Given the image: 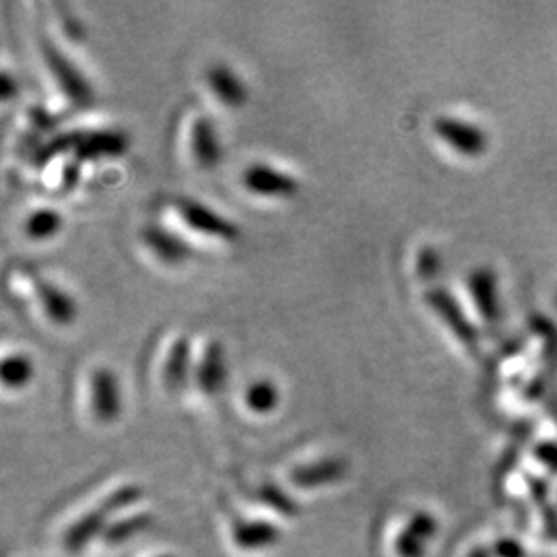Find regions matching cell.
<instances>
[{"mask_svg": "<svg viewBox=\"0 0 557 557\" xmlns=\"http://www.w3.org/2000/svg\"><path fill=\"white\" fill-rule=\"evenodd\" d=\"M232 539L236 547L244 552H262L275 547L283 539V533L275 522L271 520H236L232 527Z\"/></svg>", "mask_w": 557, "mask_h": 557, "instance_id": "16", "label": "cell"}, {"mask_svg": "<svg viewBox=\"0 0 557 557\" xmlns=\"http://www.w3.org/2000/svg\"><path fill=\"white\" fill-rule=\"evenodd\" d=\"M260 499L271 506L273 510H277L278 515H285V517H296L299 512L298 504L294 499L289 498L285 492H281L275 485H264L260 490Z\"/></svg>", "mask_w": 557, "mask_h": 557, "instance_id": "23", "label": "cell"}, {"mask_svg": "<svg viewBox=\"0 0 557 557\" xmlns=\"http://www.w3.org/2000/svg\"><path fill=\"white\" fill-rule=\"evenodd\" d=\"M128 139L119 131H94L73 135V153L83 161L114 160L124 156Z\"/></svg>", "mask_w": 557, "mask_h": 557, "instance_id": "12", "label": "cell"}, {"mask_svg": "<svg viewBox=\"0 0 557 557\" xmlns=\"http://www.w3.org/2000/svg\"><path fill=\"white\" fill-rule=\"evenodd\" d=\"M425 304L432 308V312L438 317L440 322L453 333V337L460 341L462 345H467L469 349H478V331L473 322L465 317L462 308L458 306L457 299L450 292L442 287L430 289L425 292Z\"/></svg>", "mask_w": 557, "mask_h": 557, "instance_id": "6", "label": "cell"}, {"mask_svg": "<svg viewBox=\"0 0 557 557\" xmlns=\"http://www.w3.org/2000/svg\"><path fill=\"white\" fill-rule=\"evenodd\" d=\"M172 205L180 221L205 238L236 242L242 236V230L236 221L225 218L207 202H200L193 197H176Z\"/></svg>", "mask_w": 557, "mask_h": 557, "instance_id": "2", "label": "cell"}, {"mask_svg": "<svg viewBox=\"0 0 557 557\" xmlns=\"http://www.w3.org/2000/svg\"><path fill=\"white\" fill-rule=\"evenodd\" d=\"M36 376V366L34 359L29 358L23 351H13L7 354L0 363V379L4 388L9 391H23L25 386L32 384Z\"/></svg>", "mask_w": 557, "mask_h": 557, "instance_id": "18", "label": "cell"}, {"mask_svg": "<svg viewBox=\"0 0 557 557\" xmlns=\"http://www.w3.org/2000/svg\"><path fill=\"white\" fill-rule=\"evenodd\" d=\"M140 242L156 259L170 267L182 264L193 257V248L186 239L158 223H149L140 230Z\"/></svg>", "mask_w": 557, "mask_h": 557, "instance_id": "11", "label": "cell"}, {"mask_svg": "<svg viewBox=\"0 0 557 557\" xmlns=\"http://www.w3.org/2000/svg\"><path fill=\"white\" fill-rule=\"evenodd\" d=\"M205 83H207V89L211 91V96L230 110H238L248 103L250 91H248L246 83L225 62L209 64V69L205 73Z\"/></svg>", "mask_w": 557, "mask_h": 557, "instance_id": "10", "label": "cell"}, {"mask_svg": "<svg viewBox=\"0 0 557 557\" xmlns=\"http://www.w3.org/2000/svg\"><path fill=\"white\" fill-rule=\"evenodd\" d=\"M347 460L345 458L331 457L322 458L310 465H301L289 473L292 485L298 490H319L338 483L341 479L347 475Z\"/></svg>", "mask_w": 557, "mask_h": 557, "instance_id": "14", "label": "cell"}, {"mask_svg": "<svg viewBox=\"0 0 557 557\" xmlns=\"http://www.w3.org/2000/svg\"><path fill=\"white\" fill-rule=\"evenodd\" d=\"M151 524H153L151 515H133V517L122 518V520H116L114 524H110L101 539L106 543H116L119 545V543H124L128 539L145 533Z\"/></svg>", "mask_w": 557, "mask_h": 557, "instance_id": "21", "label": "cell"}, {"mask_svg": "<svg viewBox=\"0 0 557 557\" xmlns=\"http://www.w3.org/2000/svg\"><path fill=\"white\" fill-rule=\"evenodd\" d=\"M17 83L13 81V77H11V73L9 71H4L2 73V83H0V96H2V100L4 101H11V98L17 94Z\"/></svg>", "mask_w": 557, "mask_h": 557, "instance_id": "28", "label": "cell"}, {"mask_svg": "<svg viewBox=\"0 0 557 557\" xmlns=\"http://www.w3.org/2000/svg\"><path fill=\"white\" fill-rule=\"evenodd\" d=\"M32 287L38 299L41 314L54 326H69L79 317V306L75 298L52 278L32 275Z\"/></svg>", "mask_w": 557, "mask_h": 557, "instance_id": "7", "label": "cell"}, {"mask_svg": "<svg viewBox=\"0 0 557 557\" xmlns=\"http://www.w3.org/2000/svg\"><path fill=\"white\" fill-rule=\"evenodd\" d=\"M188 151L195 165L202 172H211L223 160V143L215 122L205 114L195 116L188 126Z\"/></svg>", "mask_w": 557, "mask_h": 557, "instance_id": "9", "label": "cell"}, {"mask_svg": "<svg viewBox=\"0 0 557 557\" xmlns=\"http://www.w3.org/2000/svg\"><path fill=\"white\" fill-rule=\"evenodd\" d=\"M434 133L446 147L469 160L483 156L490 145L485 131L469 120L440 116L434 120Z\"/></svg>", "mask_w": 557, "mask_h": 557, "instance_id": "4", "label": "cell"}, {"mask_svg": "<svg viewBox=\"0 0 557 557\" xmlns=\"http://www.w3.org/2000/svg\"><path fill=\"white\" fill-rule=\"evenodd\" d=\"M40 54L48 73L66 100L77 108H87L94 103V87L75 60L69 59L54 41L46 38L40 40Z\"/></svg>", "mask_w": 557, "mask_h": 557, "instance_id": "1", "label": "cell"}, {"mask_svg": "<svg viewBox=\"0 0 557 557\" xmlns=\"http://www.w3.org/2000/svg\"><path fill=\"white\" fill-rule=\"evenodd\" d=\"M230 374L227 366V354L220 338H211L200 354L195 370H193V382L199 388L202 395L207 397H218Z\"/></svg>", "mask_w": 557, "mask_h": 557, "instance_id": "8", "label": "cell"}, {"mask_svg": "<svg viewBox=\"0 0 557 557\" xmlns=\"http://www.w3.org/2000/svg\"><path fill=\"white\" fill-rule=\"evenodd\" d=\"M156 557H176V556H170V554H161V556H156Z\"/></svg>", "mask_w": 557, "mask_h": 557, "instance_id": "30", "label": "cell"}, {"mask_svg": "<svg viewBox=\"0 0 557 557\" xmlns=\"http://www.w3.org/2000/svg\"><path fill=\"white\" fill-rule=\"evenodd\" d=\"M195 359H193V345L190 338L178 337L172 341L163 363H161V382L170 393H178L193 380Z\"/></svg>", "mask_w": 557, "mask_h": 557, "instance_id": "13", "label": "cell"}, {"mask_svg": "<svg viewBox=\"0 0 557 557\" xmlns=\"http://www.w3.org/2000/svg\"><path fill=\"white\" fill-rule=\"evenodd\" d=\"M469 292L481 319L492 326L499 324L502 306H499L498 277L490 269H478L469 275Z\"/></svg>", "mask_w": 557, "mask_h": 557, "instance_id": "15", "label": "cell"}, {"mask_svg": "<svg viewBox=\"0 0 557 557\" xmlns=\"http://www.w3.org/2000/svg\"><path fill=\"white\" fill-rule=\"evenodd\" d=\"M110 512L98 506L96 510L87 512L85 517H81L64 535V547L71 552V554H79L81 549H85L91 541L96 537H103L106 529L110 527L108 520H110Z\"/></svg>", "mask_w": 557, "mask_h": 557, "instance_id": "17", "label": "cell"}, {"mask_svg": "<svg viewBox=\"0 0 557 557\" xmlns=\"http://www.w3.org/2000/svg\"><path fill=\"white\" fill-rule=\"evenodd\" d=\"M239 182L246 193L260 199H292L299 193V180L294 174L264 161L246 165Z\"/></svg>", "mask_w": 557, "mask_h": 557, "instance_id": "3", "label": "cell"}, {"mask_svg": "<svg viewBox=\"0 0 557 557\" xmlns=\"http://www.w3.org/2000/svg\"><path fill=\"white\" fill-rule=\"evenodd\" d=\"M89 407L100 423H114L122 413V386L114 370L98 366L89 372Z\"/></svg>", "mask_w": 557, "mask_h": 557, "instance_id": "5", "label": "cell"}, {"mask_svg": "<svg viewBox=\"0 0 557 557\" xmlns=\"http://www.w3.org/2000/svg\"><path fill=\"white\" fill-rule=\"evenodd\" d=\"M535 457L545 469L557 473V442H541L535 448Z\"/></svg>", "mask_w": 557, "mask_h": 557, "instance_id": "27", "label": "cell"}, {"mask_svg": "<svg viewBox=\"0 0 557 557\" xmlns=\"http://www.w3.org/2000/svg\"><path fill=\"white\" fill-rule=\"evenodd\" d=\"M442 271V257L432 246H425L418 255V275L425 281L436 278Z\"/></svg>", "mask_w": 557, "mask_h": 557, "instance_id": "25", "label": "cell"}, {"mask_svg": "<svg viewBox=\"0 0 557 557\" xmlns=\"http://www.w3.org/2000/svg\"><path fill=\"white\" fill-rule=\"evenodd\" d=\"M428 549H430V545L416 537L405 527L398 531V535L395 537V554L398 557H425L428 556Z\"/></svg>", "mask_w": 557, "mask_h": 557, "instance_id": "24", "label": "cell"}, {"mask_svg": "<svg viewBox=\"0 0 557 557\" xmlns=\"http://www.w3.org/2000/svg\"><path fill=\"white\" fill-rule=\"evenodd\" d=\"M492 552H494V556L496 557H529L524 545L512 537L498 539V541L494 543Z\"/></svg>", "mask_w": 557, "mask_h": 557, "instance_id": "26", "label": "cell"}, {"mask_svg": "<svg viewBox=\"0 0 557 557\" xmlns=\"http://www.w3.org/2000/svg\"><path fill=\"white\" fill-rule=\"evenodd\" d=\"M469 557H496L494 556V552H492V547H475Z\"/></svg>", "mask_w": 557, "mask_h": 557, "instance_id": "29", "label": "cell"}, {"mask_svg": "<svg viewBox=\"0 0 557 557\" xmlns=\"http://www.w3.org/2000/svg\"><path fill=\"white\" fill-rule=\"evenodd\" d=\"M64 225V220L54 207H40L34 209L27 220L23 221V234L29 239L44 242V239H52Z\"/></svg>", "mask_w": 557, "mask_h": 557, "instance_id": "19", "label": "cell"}, {"mask_svg": "<svg viewBox=\"0 0 557 557\" xmlns=\"http://www.w3.org/2000/svg\"><path fill=\"white\" fill-rule=\"evenodd\" d=\"M244 403L257 416L273 413L277 409L278 403H281L277 384L269 379H259L257 382H252L244 391Z\"/></svg>", "mask_w": 557, "mask_h": 557, "instance_id": "20", "label": "cell"}, {"mask_svg": "<svg viewBox=\"0 0 557 557\" xmlns=\"http://www.w3.org/2000/svg\"><path fill=\"white\" fill-rule=\"evenodd\" d=\"M143 498V490L139 485H122L116 492H112L108 498L103 499V508L114 515L120 510H126L131 506H135L139 499Z\"/></svg>", "mask_w": 557, "mask_h": 557, "instance_id": "22", "label": "cell"}]
</instances>
